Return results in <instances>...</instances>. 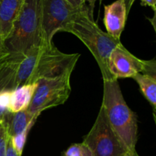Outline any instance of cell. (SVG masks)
<instances>
[{
  "mask_svg": "<svg viewBox=\"0 0 156 156\" xmlns=\"http://www.w3.org/2000/svg\"><path fill=\"white\" fill-rule=\"evenodd\" d=\"M79 53L68 54L58 50L53 43L42 42L30 49L18 69L15 85L37 82L44 78L53 77L67 69L76 66Z\"/></svg>",
  "mask_w": 156,
  "mask_h": 156,
  "instance_id": "6da1fadb",
  "label": "cell"
},
{
  "mask_svg": "<svg viewBox=\"0 0 156 156\" xmlns=\"http://www.w3.org/2000/svg\"><path fill=\"white\" fill-rule=\"evenodd\" d=\"M101 107L110 126L122 145L129 154L138 155L136 150L138 140L136 114L126 104L116 79L104 81Z\"/></svg>",
  "mask_w": 156,
  "mask_h": 156,
  "instance_id": "7a4b0ae2",
  "label": "cell"
},
{
  "mask_svg": "<svg viewBox=\"0 0 156 156\" xmlns=\"http://www.w3.org/2000/svg\"><path fill=\"white\" fill-rule=\"evenodd\" d=\"M63 31L74 34L86 46L100 68L103 81L114 80L108 70V62L111 52L121 44L120 39L114 38L98 27L90 16L88 6L78 13Z\"/></svg>",
  "mask_w": 156,
  "mask_h": 156,
  "instance_id": "3957f363",
  "label": "cell"
},
{
  "mask_svg": "<svg viewBox=\"0 0 156 156\" xmlns=\"http://www.w3.org/2000/svg\"><path fill=\"white\" fill-rule=\"evenodd\" d=\"M42 42L41 0H24L5 46L8 51L24 56Z\"/></svg>",
  "mask_w": 156,
  "mask_h": 156,
  "instance_id": "277c9868",
  "label": "cell"
},
{
  "mask_svg": "<svg viewBox=\"0 0 156 156\" xmlns=\"http://www.w3.org/2000/svg\"><path fill=\"white\" fill-rule=\"evenodd\" d=\"M74 68L71 67L57 76L38 81L37 88L27 108L32 115L39 117L44 111L66 101L72 91L70 78Z\"/></svg>",
  "mask_w": 156,
  "mask_h": 156,
  "instance_id": "5b68a950",
  "label": "cell"
},
{
  "mask_svg": "<svg viewBox=\"0 0 156 156\" xmlns=\"http://www.w3.org/2000/svg\"><path fill=\"white\" fill-rule=\"evenodd\" d=\"M82 143L92 156H123L128 152L110 126L101 106L94 125L84 137Z\"/></svg>",
  "mask_w": 156,
  "mask_h": 156,
  "instance_id": "8992f818",
  "label": "cell"
},
{
  "mask_svg": "<svg viewBox=\"0 0 156 156\" xmlns=\"http://www.w3.org/2000/svg\"><path fill=\"white\" fill-rule=\"evenodd\" d=\"M43 41L53 42L58 31H63L67 25L83 9L76 8L67 0H41Z\"/></svg>",
  "mask_w": 156,
  "mask_h": 156,
  "instance_id": "52a82bcc",
  "label": "cell"
},
{
  "mask_svg": "<svg viewBox=\"0 0 156 156\" xmlns=\"http://www.w3.org/2000/svg\"><path fill=\"white\" fill-rule=\"evenodd\" d=\"M108 70L114 79L133 78L138 73L156 76V62L143 60L130 53L120 44L114 49L109 56Z\"/></svg>",
  "mask_w": 156,
  "mask_h": 156,
  "instance_id": "ba28073f",
  "label": "cell"
},
{
  "mask_svg": "<svg viewBox=\"0 0 156 156\" xmlns=\"http://www.w3.org/2000/svg\"><path fill=\"white\" fill-rule=\"evenodd\" d=\"M128 14L124 0H117L105 5L104 24L107 33L117 39H120L126 25Z\"/></svg>",
  "mask_w": 156,
  "mask_h": 156,
  "instance_id": "9c48e42d",
  "label": "cell"
},
{
  "mask_svg": "<svg viewBox=\"0 0 156 156\" xmlns=\"http://www.w3.org/2000/svg\"><path fill=\"white\" fill-rule=\"evenodd\" d=\"M24 55L8 52L0 58V91L16 88L17 72Z\"/></svg>",
  "mask_w": 156,
  "mask_h": 156,
  "instance_id": "30bf717a",
  "label": "cell"
},
{
  "mask_svg": "<svg viewBox=\"0 0 156 156\" xmlns=\"http://www.w3.org/2000/svg\"><path fill=\"white\" fill-rule=\"evenodd\" d=\"M23 2L24 0H0V38L3 41L12 32Z\"/></svg>",
  "mask_w": 156,
  "mask_h": 156,
  "instance_id": "8fae6325",
  "label": "cell"
},
{
  "mask_svg": "<svg viewBox=\"0 0 156 156\" xmlns=\"http://www.w3.org/2000/svg\"><path fill=\"white\" fill-rule=\"evenodd\" d=\"M37 82L24 84L17 87L12 91L9 112L15 114L19 111L27 110L29 108L37 88Z\"/></svg>",
  "mask_w": 156,
  "mask_h": 156,
  "instance_id": "7c38bea8",
  "label": "cell"
},
{
  "mask_svg": "<svg viewBox=\"0 0 156 156\" xmlns=\"http://www.w3.org/2000/svg\"><path fill=\"white\" fill-rule=\"evenodd\" d=\"M37 117L32 115L27 109L15 114L9 113L5 116V120L9 136L21 133L29 126L34 124Z\"/></svg>",
  "mask_w": 156,
  "mask_h": 156,
  "instance_id": "4fadbf2b",
  "label": "cell"
},
{
  "mask_svg": "<svg viewBox=\"0 0 156 156\" xmlns=\"http://www.w3.org/2000/svg\"><path fill=\"white\" fill-rule=\"evenodd\" d=\"M132 79H133L139 85L142 94L152 106L155 114L156 108V76L138 73Z\"/></svg>",
  "mask_w": 156,
  "mask_h": 156,
  "instance_id": "5bb4252c",
  "label": "cell"
},
{
  "mask_svg": "<svg viewBox=\"0 0 156 156\" xmlns=\"http://www.w3.org/2000/svg\"><path fill=\"white\" fill-rule=\"evenodd\" d=\"M32 126H33V125H30L28 127L26 128L23 132H21V133H18L17 135L10 137L11 143H12V146H13V148L19 156H21V155H22L24 146H25L26 141H27V135H28Z\"/></svg>",
  "mask_w": 156,
  "mask_h": 156,
  "instance_id": "9a60e30c",
  "label": "cell"
},
{
  "mask_svg": "<svg viewBox=\"0 0 156 156\" xmlns=\"http://www.w3.org/2000/svg\"><path fill=\"white\" fill-rule=\"evenodd\" d=\"M62 156H92L88 148L83 143L73 144L62 152Z\"/></svg>",
  "mask_w": 156,
  "mask_h": 156,
  "instance_id": "2e32d148",
  "label": "cell"
},
{
  "mask_svg": "<svg viewBox=\"0 0 156 156\" xmlns=\"http://www.w3.org/2000/svg\"><path fill=\"white\" fill-rule=\"evenodd\" d=\"M5 116L3 117L0 123V156H5L8 142L10 139L8 133Z\"/></svg>",
  "mask_w": 156,
  "mask_h": 156,
  "instance_id": "e0dca14e",
  "label": "cell"
},
{
  "mask_svg": "<svg viewBox=\"0 0 156 156\" xmlns=\"http://www.w3.org/2000/svg\"><path fill=\"white\" fill-rule=\"evenodd\" d=\"M5 156H19L18 155V154L17 153L16 151L15 150L13 146H12V143H11V141H10V139H9V142H8L7 148H6Z\"/></svg>",
  "mask_w": 156,
  "mask_h": 156,
  "instance_id": "ac0fdd59",
  "label": "cell"
},
{
  "mask_svg": "<svg viewBox=\"0 0 156 156\" xmlns=\"http://www.w3.org/2000/svg\"><path fill=\"white\" fill-rule=\"evenodd\" d=\"M141 5L143 6H149L154 12H156V0H140Z\"/></svg>",
  "mask_w": 156,
  "mask_h": 156,
  "instance_id": "d6986e66",
  "label": "cell"
},
{
  "mask_svg": "<svg viewBox=\"0 0 156 156\" xmlns=\"http://www.w3.org/2000/svg\"><path fill=\"white\" fill-rule=\"evenodd\" d=\"M97 0H83L84 2H88V10H89L90 16L93 18V13H94V5H95V2Z\"/></svg>",
  "mask_w": 156,
  "mask_h": 156,
  "instance_id": "ffe728a7",
  "label": "cell"
},
{
  "mask_svg": "<svg viewBox=\"0 0 156 156\" xmlns=\"http://www.w3.org/2000/svg\"><path fill=\"white\" fill-rule=\"evenodd\" d=\"M67 1L76 8H82L86 5L83 0H67Z\"/></svg>",
  "mask_w": 156,
  "mask_h": 156,
  "instance_id": "44dd1931",
  "label": "cell"
},
{
  "mask_svg": "<svg viewBox=\"0 0 156 156\" xmlns=\"http://www.w3.org/2000/svg\"><path fill=\"white\" fill-rule=\"evenodd\" d=\"M9 51H8V50L6 49L5 46V44H4V41L0 38V58H1L2 56H4L5 54H6Z\"/></svg>",
  "mask_w": 156,
  "mask_h": 156,
  "instance_id": "7402d4cb",
  "label": "cell"
},
{
  "mask_svg": "<svg viewBox=\"0 0 156 156\" xmlns=\"http://www.w3.org/2000/svg\"><path fill=\"white\" fill-rule=\"evenodd\" d=\"M136 0H124L125 5H126V12H127V14L129 15V12H130V9L132 8L133 5L135 2Z\"/></svg>",
  "mask_w": 156,
  "mask_h": 156,
  "instance_id": "603a6c76",
  "label": "cell"
},
{
  "mask_svg": "<svg viewBox=\"0 0 156 156\" xmlns=\"http://www.w3.org/2000/svg\"><path fill=\"white\" fill-rule=\"evenodd\" d=\"M123 156H140V155H131V154H129V153H128V152H127V153H126V154H125V155H123Z\"/></svg>",
  "mask_w": 156,
  "mask_h": 156,
  "instance_id": "cb8c5ba5",
  "label": "cell"
},
{
  "mask_svg": "<svg viewBox=\"0 0 156 156\" xmlns=\"http://www.w3.org/2000/svg\"><path fill=\"white\" fill-rule=\"evenodd\" d=\"M2 118L3 117H1V118H0V123H1V121H2Z\"/></svg>",
  "mask_w": 156,
  "mask_h": 156,
  "instance_id": "d4e9b609",
  "label": "cell"
},
{
  "mask_svg": "<svg viewBox=\"0 0 156 156\" xmlns=\"http://www.w3.org/2000/svg\"><path fill=\"white\" fill-rule=\"evenodd\" d=\"M99 1H100V3L101 4V2H102V1H103V0H99Z\"/></svg>",
  "mask_w": 156,
  "mask_h": 156,
  "instance_id": "484cf974",
  "label": "cell"
}]
</instances>
